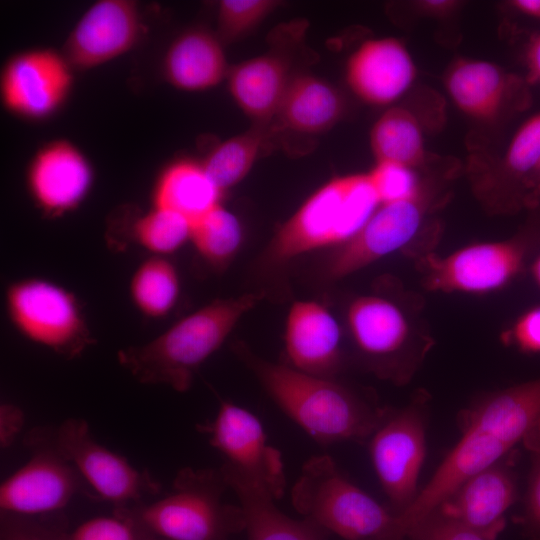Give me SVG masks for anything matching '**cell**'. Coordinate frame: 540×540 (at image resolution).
<instances>
[{"label": "cell", "instance_id": "cell-1", "mask_svg": "<svg viewBox=\"0 0 540 540\" xmlns=\"http://www.w3.org/2000/svg\"><path fill=\"white\" fill-rule=\"evenodd\" d=\"M538 420L540 377L489 394L469 409L458 442L413 503L398 514L405 537L464 480L508 455Z\"/></svg>", "mask_w": 540, "mask_h": 540}, {"label": "cell", "instance_id": "cell-2", "mask_svg": "<svg viewBox=\"0 0 540 540\" xmlns=\"http://www.w3.org/2000/svg\"><path fill=\"white\" fill-rule=\"evenodd\" d=\"M233 349L283 413L322 445L368 441L384 416L386 408L335 378L268 361L242 343Z\"/></svg>", "mask_w": 540, "mask_h": 540}, {"label": "cell", "instance_id": "cell-3", "mask_svg": "<svg viewBox=\"0 0 540 540\" xmlns=\"http://www.w3.org/2000/svg\"><path fill=\"white\" fill-rule=\"evenodd\" d=\"M264 292L219 298L184 316L154 339L118 351L119 364L138 382L190 389L202 364L226 341Z\"/></svg>", "mask_w": 540, "mask_h": 540}, {"label": "cell", "instance_id": "cell-4", "mask_svg": "<svg viewBox=\"0 0 540 540\" xmlns=\"http://www.w3.org/2000/svg\"><path fill=\"white\" fill-rule=\"evenodd\" d=\"M380 203L367 173L337 176L314 191L276 231L264 254L282 266L304 253L351 239Z\"/></svg>", "mask_w": 540, "mask_h": 540}, {"label": "cell", "instance_id": "cell-5", "mask_svg": "<svg viewBox=\"0 0 540 540\" xmlns=\"http://www.w3.org/2000/svg\"><path fill=\"white\" fill-rule=\"evenodd\" d=\"M294 508L345 540H404L398 514L352 483L328 455L308 459L291 490Z\"/></svg>", "mask_w": 540, "mask_h": 540}, {"label": "cell", "instance_id": "cell-6", "mask_svg": "<svg viewBox=\"0 0 540 540\" xmlns=\"http://www.w3.org/2000/svg\"><path fill=\"white\" fill-rule=\"evenodd\" d=\"M228 486L220 469H181L172 488L151 504L123 508L161 540H231L244 531L240 505L224 501Z\"/></svg>", "mask_w": 540, "mask_h": 540}, {"label": "cell", "instance_id": "cell-7", "mask_svg": "<svg viewBox=\"0 0 540 540\" xmlns=\"http://www.w3.org/2000/svg\"><path fill=\"white\" fill-rule=\"evenodd\" d=\"M8 317L29 341L71 359L94 339L76 296L42 278L15 281L6 290Z\"/></svg>", "mask_w": 540, "mask_h": 540}, {"label": "cell", "instance_id": "cell-8", "mask_svg": "<svg viewBox=\"0 0 540 540\" xmlns=\"http://www.w3.org/2000/svg\"><path fill=\"white\" fill-rule=\"evenodd\" d=\"M426 412L423 400L388 409L368 439L370 459L391 509L400 514L415 500L426 456Z\"/></svg>", "mask_w": 540, "mask_h": 540}, {"label": "cell", "instance_id": "cell-9", "mask_svg": "<svg viewBox=\"0 0 540 540\" xmlns=\"http://www.w3.org/2000/svg\"><path fill=\"white\" fill-rule=\"evenodd\" d=\"M45 433L82 480L101 499L117 508L159 492V484L147 472L140 471L125 457L98 443L84 419L68 418L56 429L45 430Z\"/></svg>", "mask_w": 540, "mask_h": 540}, {"label": "cell", "instance_id": "cell-10", "mask_svg": "<svg viewBox=\"0 0 540 540\" xmlns=\"http://www.w3.org/2000/svg\"><path fill=\"white\" fill-rule=\"evenodd\" d=\"M210 445L225 458V465L264 489L274 499L283 496L286 476L280 451L267 439L255 414L222 400L215 417L198 425Z\"/></svg>", "mask_w": 540, "mask_h": 540}, {"label": "cell", "instance_id": "cell-11", "mask_svg": "<svg viewBox=\"0 0 540 540\" xmlns=\"http://www.w3.org/2000/svg\"><path fill=\"white\" fill-rule=\"evenodd\" d=\"M346 318L357 353L369 370L399 383L409 378L417 352L408 318L394 301L359 296L349 304Z\"/></svg>", "mask_w": 540, "mask_h": 540}, {"label": "cell", "instance_id": "cell-12", "mask_svg": "<svg viewBox=\"0 0 540 540\" xmlns=\"http://www.w3.org/2000/svg\"><path fill=\"white\" fill-rule=\"evenodd\" d=\"M31 458L0 486L2 513L41 516L62 509L82 486L83 480L51 444L45 430L26 438Z\"/></svg>", "mask_w": 540, "mask_h": 540}, {"label": "cell", "instance_id": "cell-13", "mask_svg": "<svg viewBox=\"0 0 540 540\" xmlns=\"http://www.w3.org/2000/svg\"><path fill=\"white\" fill-rule=\"evenodd\" d=\"M527 238L483 242L445 257L429 256L425 284L446 293L486 294L510 284L522 271L530 250Z\"/></svg>", "mask_w": 540, "mask_h": 540}, {"label": "cell", "instance_id": "cell-14", "mask_svg": "<svg viewBox=\"0 0 540 540\" xmlns=\"http://www.w3.org/2000/svg\"><path fill=\"white\" fill-rule=\"evenodd\" d=\"M73 68L50 48L21 51L8 59L0 75V95L10 113L28 120L54 114L73 85Z\"/></svg>", "mask_w": 540, "mask_h": 540}, {"label": "cell", "instance_id": "cell-15", "mask_svg": "<svg viewBox=\"0 0 540 540\" xmlns=\"http://www.w3.org/2000/svg\"><path fill=\"white\" fill-rule=\"evenodd\" d=\"M426 214L423 195L380 204L363 227L328 258L325 276L338 280L406 246L418 233Z\"/></svg>", "mask_w": 540, "mask_h": 540}, {"label": "cell", "instance_id": "cell-16", "mask_svg": "<svg viewBox=\"0 0 540 540\" xmlns=\"http://www.w3.org/2000/svg\"><path fill=\"white\" fill-rule=\"evenodd\" d=\"M141 30L135 1L99 0L83 13L70 31L62 54L73 69H92L130 51Z\"/></svg>", "mask_w": 540, "mask_h": 540}, {"label": "cell", "instance_id": "cell-17", "mask_svg": "<svg viewBox=\"0 0 540 540\" xmlns=\"http://www.w3.org/2000/svg\"><path fill=\"white\" fill-rule=\"evenodd\" d=\"M94 173L83 152L72 142H47L30 160L26 173L28 192L48 217L75 210L92 188Z\"/></svg>", "mask_w": 540, "mask_h": 540}, {"label": "cell", "instance_id": "cell-18", "mask_svg": "<svg viewBox=\"0 0 540 540\" xmlns=\"http://www.w3.org/2000/svg\"><path fill=\"white\" fill-rule=\"evenodd\" d=\"M517 496L515 473L502 459L464 480L435 511L485 540H496L505 529V514Z\"/></svg>", "mask_w": 540, "mask_h": 540}, {"label": "cell", "instance_id": "cell-19", "mask_svg": "<svg viewBox=\"0 0 540 540\" xmlns=\"http://www.w3.org/2000/svg\"><path fill=\"white\" fill-rule=\"evenodd\" d=\"M286 364L311 375L335 378L343 363L341 330L333 314L315 300L295 301L284 329Z\"/></svg>", "mask_w": 540, "mask_h": 540}, {"label": "cell", "instance_id": "cell-20", "mask_svg": "<svg viewBox=\"0 0 540 540\" xmlns=\"http://www.w3.org/2000/svg\"><path fill=\"white\" fill-rule=\"evenodd\" d=\"M415 78L416 66L408 49L393 37L365 41L346 66L349 87L372 105L395 102L409 90Z\"/></svg>", "mask_w": 540, "mask_h": 540}, {"label": "cell", "instance_id": "cell-21", "mask_svg": "<svg viewBox=\"0 0 540 540\" xmlns=\"http://www.w3.org/2000/svg\"><path fill=\"white\" fill-rule=\"evenodd\" d=\"M523 84L494 63L478 59H459L445 75L446 90L457 108L484 122L497 119L513 100L526 102Z\"/></svg>", "mask_w": 540, "mask_h": 540}, {"label": "cell", "instance_id": "cell-22", "mask_svg": "<svg viewBox=\"0 0 540 540\" xmlns=\"http://www.w3.org/2000/svg\"><path fill=\"white\" fill-rule=\"evenodd\" d=\"M223 46L217 35L207 30L183 32L166 50L163 60L166 81L186 92L217 86L229 71Z\"/></svg>", "mask_w": 540, "mask_h": 540}, {"label": "cell", "instance_id": "cell-23", "mask_svg": "<svg viewBox=\"0 0 540 540\" xmlns=\"http://www.w3.org/2000/svg\"><path fill=\"white\" fill-rule=\"evenodd\" d=\"M227 79L230 94L243 113L265 123L276 117L292 77L288 60L269 53L233 66Z\"/></svg>", "mask_w": 540, "mask_h": 540}, {"label": "cell", "instance_id": "cell-24", "mask_svg": "<svg viewBox=\"0 0 540 540\" xmlns=\"http://www.w3.org/2000/svg\"><path fill=\"white\" fill-rule=\"evenodd\" d=\"M220 471L239 501L248 540H325V531L308 519L296 520L277 508L264 489L225 465Z\"/></svg>", "mask_w": 540, "mask_h": 540}, {"label": "cell", "instance_id": "cell-25", "mask_svg": "<svg viewBox=\"0 0 540 540\" xmlns=\"http://www.w3.org/2000/svg\"><path fill=\"white\" fill-rule=\"evenodd\" d=\"M345 101L336 87L309 74L292 77L276 118L282 127L302 134H320L343 116Z\"/></svg>", "mask_w": 540, "mask_h": 540}, {"label": "cell", "instance_id": "cell-26", "mask_svg": "<svg viewBox=\"0 0 540 540\" xmlns=\"http://www.w3.org/2000/svg\"><path fill=\"white\" fill-rule=\"evenodd\" d=\"M223 192L201 162L180 159L159 174L152 193L153 206L172 210L192 224L221 204Z\"/></svg>", "mask_w": 540, "mask_h": 540}, {"label": "cell", "instance_id": "cell-27", "mask_svg": "<svg viewBox=\"0 0 540 540\" xmlns=\"http://www.w3.org/2000/svg\"><path fill=\"white\" fill-rule=\"evenodd\" d=\"M370 146L375 162L416 168L426 157L423 132L416 116L407 108L391 107L374 123Z\"/></svg>", "mask_w": 540, "mask_h": 540}, {"label": "cell", "instance_id": "cell-28", "mask_svg": "<svg viewBox=\"0 0 540 540\" xmlns=\"http://www.w3.org/2000/svg\"><path fill=\"white\" fill-rule=\"evenodd\" d=\"M129 294L143 315L156 319L168 315L180 295L177 268L165 256L151 255L131 276Z\"/></svg>", "mask_w": 540, "mask_h": 540}, {"label": "cell", "instance_id": "cell-29", "mask_svg": "<svg viewBox=\"0 0 540 540\" xmlns=\"http://www.w3.org/2000/svg\"><path fill=\"white\" fill-rule=\"evenodd\" d=\"M243 241L238 217L222 203L192 224L190 242L198 255L215 268H223L236 256Z\"/></svg>", "mask_w": 540, "mask_h": 540}, {"label": "cell", "instance_id": "cell-30", "mask_svg": "<svg viewBox=\"0 0 540 540\" xmlns=\"http://www.w3.org/2000/svg\"><path fill=\"white\" fill-rule=\"evenodd\" d=\"M265 135L261 130H250L216 145L201 162L204 170L224 193L241 182L256 162Z\"/></svg>", "mask_w": 540, "mask_h": 540}, {"label": "cell", "instance_id": "cell-31", "mask_svg": "<svg viewBox=\"0 0 540 540\" xmlns=\"http://www.w3.org/2000/svg\"><path fill=\"white\" fill-rule=\"evenodd\" d=\"M192 223L168 209L153 206L132 225L133 240L152 255L172 254L190 241Z\"/></svg>", "mask_w": 540, "mask_h": 540}, {"label": "cell", "instance_id": "cell-32", "mask_svg": "<svg viewBox=\"0 0 540 540\" xmlns=\"http://www.w3.org/2000/svg\"><path fill=\"white\" fill-rule=\"evenodd\" d=\"M275 0H222L217 11L216 35L224 44L242 38L277 6Z\"/></svg>", "mask_w": 540, "mask_h": 540}, {"label": "cell", "instance_id": "cell-33", "mask_svg": "<svg viewBox=\"0 0 540 540\" xmlns=\"http://www.w3.org/2000/svg\"><path fill=\"white\" fill-rule=\"evenodd\" d=\"M540 162V113L526 120L513 136L503 158L507 175L525 189Z\"/></svg>", "mask_w": 540, "mask_h": 540}, {"label": "cell", "instance_id": "cell-34", "mask_svg": "<svg viewBox=\"0 0 540 540\" xmlns=\"http://www.w3.org/2000/svg\"><path fill=\"white\" fill-rule=\"evenodd\" d=\"M367 175L380 204L411 200L423 195L414 168L389 162H375Z\"/></svg>", "mask_w": 540, "mask_h": 540}, {"label": "cell", "instance_id": "cell-35", "mask_svg": "<svg viewBox=\"0 0 540 540\" xmlns=\"http://www.w3.org/2000/svg\"><path fill=\"white\" fill-rule=\"evenodd\" d=\"M523 443L530 453L531 465L523 510L516 522L526 540H540V420L528 431Z\"/></svg>", "mask_w": 540, "mask_h": 540}, {"label": "cell", "instance_id": "cell-36", "mask_svg": "<svg viewBox=\"0 0 540 540\" xmlns=\"http://www.w3.org/2000/svg\"><path fill=\"white\" fill-rule=\"evenodd\" d=\"M70 540H156L123 508L114 516L89 519L78 526Z\"/></svg>", "mask_w": 540, "mask_h": 540}, {"label": "cell", "instance_id": "cell-37", "mask_svg": "<svg viewBox=\"0 0 540 540\" xmlns=\"http://www.w3.org/2000/svg\"><path fill=\"white\" fill-rule=\"evenodd\" d=\"M410 540H485L480 535L447 518L438 511H433L413 525L407 532Z\"/></svg>", "mask_w": 540, "mask_h": 540}, {"label": "cell", "instance_id": "cell-38", "mask_svg": "<svg viewBox=\"0 0 540 540\" xmlns=\"http://www.w3.org/2000/svg\"><path fill=\"white\" fill-rule=\"evenodd\" d=\"M32 518L2 513L1 540H70L60 529Z\"/></svg>", "mask_w": 540, "mask_h": 540}, {"label": "cell", "instance_id": "cell-39", "mask_svg": "<svg viewBox=\"0 0 540 540\" xmlns=\"http://www.w3.org/2000/svg\"><path fill=\"white\" fill-rule=\"evenodd\" d=\"M504 340L523 353L540 355V305L523 312L504 334Z\"/></svg>", "mask_w": 540, "mask_h": 540}, {"label": "cell", "instance_id": "cell-40", "mask_svg": "<svg viewBox=\"0 0 540 540\" xmlns=\"http://www.w3.org/2000/svg\"><path fill=\"white\" fill-rule=\"evenodd\" d=\"M23 424L24 414L18 406L9 403L1 405L0 442L3 448H7L13 443Z\"/></svg>", "mask_w": 540, "mask_h": 540}, {"label": "cell", "instance_id": "cell-41", "mask_svg": "<svg viewBox=\"0 0 540 540\" xmlns=\"http://www.w3.org/2000/svg\"><path fill=\"white\" fill-rule=\"evenodd\" d=\"M459 2L451 0H424L415 2L417 11L430 17H446L453 13Z\"/></svg>", "mask_w": 540, "mask_h": 540}, {"label": "cell", "instance_id": "cell-42", "mask_svg": "<svg viewBox=\"0 0 540 540\" xmlns=\"http://www.w3.org/2000/svg\"><path fill=\"white\" fill-rule=\"evenodd\" d=\"M525 57L529 79L532 82L540 83V33L533 35L529 39Z\"/></svg>", "mask_w": 540, "mask_h": 540}, {"label": "cell", "instance_id": "cell-43", "mask_svg": "<svg viewBox=\"0 0 540 540\" xmlns=\"http://www.w3.org/2000/svg\"><path fill=\"white\" fill-rule=\"evenodd\" d=\"M510 5L522 14L540 19V0H513Z\"/></svg>", "mask_w": 540, "mask_h": 540}, {"label": "cell", "instance_id": "cell-44", "mask_svg": "<svg viewBox=\"0 0 540 540\" xmlns=\"http://www.w3.org/2000/svg\"><path fill=\"white\" fill-rule=\"evenodd\" d=\"M528 189L532 191L534 198L540 196V162L530 179Z\"/></svg>", "mask_w": 540, "mask_h": 540}, {"label": "cell", "instance_id": "cell-45", "mask_svg": "<svg viewBox=\"0 0 540 540\" xmlns=\"http://www.w3.org/2000/svg\"><path fill=\"white\" fill-rule=\"evenodd\" d=\"M532 276L540 288V254L536 257L531 266Z\"/></svg>", "mask_w": 540, "mask_h": 540}]
</instances>
